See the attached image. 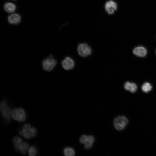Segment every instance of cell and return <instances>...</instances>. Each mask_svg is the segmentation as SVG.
<instances>
[{
    "label": "cell",
    "mask_w": 156,
    "mask_h": 156,
    "mask_svg": "<svg viewBox=\"0 0 156 156\" xmlns=\"http://www.w3.org/2000/svg\"><path fill=\"white\" fill-rule=\"evenodd\" d=\"M118 8L116 2L113 0H109L106 2L105 8L106 11L109 14H114Z\"/></svg>",
    "instance_id": "7"
},
{
    "label": "cell",
    "mask_w": 156,
    "mask_h": 156,
    "mask_svg": "<svg viewBox=\"0 0 156 156\" xmlns=\"http://www.w3.org/2000/svg\"></svg>",
    "instance_id": "19"
},
{
    "label": "cell",
    "mask_w": 156,
    "mask_h": 156,
    "mask_svg": "<svg viewBox=\"0 0 156 156\" xmlns=\"http://www.w3.org/2000/svg\"><path fill=\"white\" fill-rule=\"evenodd\" d=\"M3 8L4 10L9 13L14 12L16 9V5L13 3L10 2L5 3L4 5Z\"/></svg>",
    "instance_id": "13"
},
{
    "label": "cell",
    "mask_w": 156,
    "mask_h": 156,
    "mask_svg": "<svg viewBox=\"0 0 156 156\" xmlns=\"http://www.w3.org/2000/svg\"><path fill=\"white\" fill-rule=\"evenodd\" d=\"M37 133V130L35 127H31L29 124H26L23 125L22 130L19 133L25 138L29 139L34 137Z\"/></svg>",
    "instance_id": "1"
},
{
    "label": "cell",
    "mask_w": 156,
    "mask_h": 156,
    "mask_svg": "<svg viewBox=\"0 0 156 156\" xmlns=\"http://www.w3.org/2000/svg\"><path fill=\"white\" fill-rule=\"evenodd\" d=\"M141 88L143 92L148 93L152 90V86L150 83L146 82L143 84Z\"/></svg>",
    "instance_id": "15"
},
{
    "label": "cell",
    "mask_w": 156,
    "mask_h": 156,
    "mask_svg": "<svg viewBox=\"0 0 156 156\" xmlns=\"http://www.w3.org/2000/svg\"><path fill=\"white\" fill-rule=\"evenodd\" d=\"M77 51L79 54L82 57L88 56L92 53L91 47L85 43L79 44L77 47Z\"/></svg>",
    "instance_id": "6"
},
{
    "label": "cell",
    "mask_w": 156,
    "mask_h": 156,
    "mask_svg": "<svg viewBox=\"0 0 156 156\" xmlns=\"http://www.w3.org/2000/svg\"><path fill=\"white\" fill-rule=\"evenodd\" d=\"M57 64V61L52 55H50L42 61V67L44 70L50 71L54 68Z\"/></svg>",
    "instance_id": "3"
},
{
    "label": "cell",
    "mask_w": 156,
    "mask_h": 156,
    "mask_svg": "<svg viewBox=\"0 0 156 156\" xmlns=\"http://www.w3.org/2000/svg\"><path fill=\"white\" fill-rule=\"evenodd\" d=\"M12 117L18 122L25 121L26 116L24 110L22 108H15L12 110Z\"/></svg>",
    "instance_id": "4"
},
{
    "label": "cell",
    "mask_w": 156,
    "mask_h": 156,
    "mask_svg": "<svg viewBox=\"0 0 156 156\" xmlns=\"http://www.w3.org/2000/svg\"><path fill=\"white\" fill-rule=\"evenodd\" d=\"M64 155L66 156H73L74 155V150L70 147H66L63 150Z\"/></svg>",
    "instance_id": "16"
},
{
    "label": "cell",
    "mask_w": 156,
    "mask_h": 156,
    "mask_svg": "<svg viewBox=\"0 0 156 156\" xmlns=\"http://www.w3.org/2000/svg\"><path fill=\"white\" fill-rule=\"evenodd\" d=\"M133 53L135 55L141 57H145L147 54V50L144 47L139 46L135 48Z\"/></svg>",
    "instance_id": "9"
},
{
    "label": "cell",
    "mask_w": 156,
    "mask_h": 156,
    "mask_svg": "<svg viewBox=\"0 0 156 156\" xmlns=\"http://www.w3.org/2000/svg\"><path fill=\"white\" fill-rule=\"evenodd\" d=\"M94 140L95 139L93 136L92 135L88 136L87 140L84 144L85 148L86 149L90 148L92 147Z\"/></svg>",
    "instance_id": "14"
},
{
    "label": "cell",
    "mask_w": 156,
    "mask_h": 156,
    "mask_svg": "<svg viewBox=\"0 0 156 156\" xmlns=\"http://www.w3.org/2000/svg\"><path fill=\"white\" fill-rule=\"evenodd\" d=\"M1 112L3 117L7 121H9L12 117V110L5 100L3 101L0 105Z\"/></svg>",
    "instance_id": "2"
},
{
    "label": "cell",
    "mask_w": 156,
    "mask_h": 156,
    "mask_svg": "<svg viewBox=\"0 0 156 156\" xmlns=\"http://www.w3.org/2000/svg\"><path fill=\"white\" fill-rule=\"evenodd\" d=\"M37 153V151L36 148L34 146H31L29 148L28 154L29 156H34Z\"/></svg>",
    "instance_id": "17"
},
{
    "label": "cell",
    "mask_w": 156,
    "mask_h": 156,
    "mask_svg": "<svg viewBox=\"0 0 156 156\" xmlns=\"http://www.w3.org/2000/svg\"><path fill=\"white\" fill-rule=\"evenodd\" d=\"M124 88L126 90L133 93L136 92L137 89V86L136 84L128 81L126 82L125 83Z\"/></svg>",
    "instance_id": "12"
},
{
    "label": "cell",
    "mask_w": 156,
    "mask_h": 156,
    "mask_svg": "<svg viewBox=\"0 0 156 156\" xmlns=\"http://www.w3.org/2000/svg\"><path fill=\"white\" fill-rule=\"evenodd\" d=\"M126 118L123 116H119L115 118L114 121L115 128L118 130H123L128 123Z\"/></svg>",
    "instance_id": "5"
},
{
    "label": "cell",
    "mask_w": 156,
    "mask_h": 156,
    "mask_svg": "<svg viewBox=\"0 0 156 156\" xmlns=\"http://www.w3.org/2000/svg\"><path fill=\"white\" fill-rule=\"evenodd\" d=\"M15 150L17 151H20L22 154H25L28 151L29 145L26 142H22L17 145L14 146Z\"/></svg>",
    "instance_id": "10"
},
{
    "label": "cell",
    "mask_w": 156,
    "mask_h": 156,
    "mask_svg": "<svg viewBox=\"0 0 156 156\" xmlns=\"http://www.w3.org/2000/svg\"><path fill=\"white\" fill-rule=\"evenodd\" d=\"M8 20L10 24L17 25L20 22L21 17L18 14L13 13L8 16Z\"/></svg>",
    "instance_id": "11"
},
{
    "label": "cell",
    "mask_w": 156,
    "mask_h": 156,
    "mask_svg": "<svg viewBox=\"0 0 156 156\" xmlns=\"http://www.w3.org/2000/svg\"></svg>",
    "instance_id": "20"
},
{
    "label": "cell",
    "mask_w": 156,
    "mask_h": 156,
    "mask_svg": "<svg viewBox=\"0 0 156 156\" xmlns=\"http://www.w3.org/2000/svg\"><path fill=\"white\" fill-rule=\"evenodd\" d=\"M63 68L66 70H70L73 69L75 65L74 60L70 57H67L62 62Z\"/></svg>",
    "instance_id": "8"
},
{
    "label": "cell",
    "mask_w": 156,
    "mask_h": 156,
    "mask_svg": "<svg viewBox=\"0 0 156 156\" xmlns=\"http://www.w3.org/2000/svg\"><path fill=\"white\" fill-rule=\"evenodd\" d=\"M88 136L83 135L81 136L79 140L80 142L82 144H84L87 140Z\"/></svg>",
    "instance_id": "18"
}]
</instances>
